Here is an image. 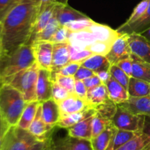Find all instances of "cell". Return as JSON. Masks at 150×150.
<instances>
[{"mask_svg": "<svg viewBox=\"0 0 150 150\" xmlns=\"http://www.w3.org/2000/svg\"><path fill=\"white\" fill-rule=\"evenodd\" d=\"M88 89L85 86L84 83L81 80L75 81L74 85V93L76 95L79 96L80 98L86 101V95H87ZM87 102V101H86Z\"/></svg>", "mask_w": 150, "mask_h": 150, "instance_id": "cell-44", "label": "cell"}, {"mask_svg": "<svg viewBox=\"0 0 150 150\" xmlns=\"http://www.w3.org/2000/svg\"><path fill=\"white\" fill-rule=\"evenodd\" d=\"M142 132L149 137L150 141V116H145L144 124V128ZM146 150H150V142L146 146Z\"/></svg>", "mask_w": 150, "mask_h": 150, "instance_id": "cell-50", "label": "cell"}, {"mask_svg": "<svg viewBox=\"0 0 150 150\" xmlns=\"http://www.w3.org/2000/svg\"><path fill=\"white\" fill-rule=\"evenodd\" d=\"M94 108L96 110V113L100 115L102 117L111 121L113 116L115 114L117 111V104L113 102L112 101H109L108 102L103 103V104H99Z\"/></svg>", "mask_w": 150, "mask_h": 150, "instance_id": "cell-33", "label": "cell"}, {"mask_svg": "<svg viewBox=\"0 0 150 150\" xmlns=\"http://www.w3.org/2000/svg\"><path fill=\"white\" fill-rule=\"evenodd\" d=\"M144 116L131 113L117 104V111L111 119V124L118 129L142 132L144 124Z\"/></svg>", "mask_w": 150, "mask_h": 150, "instance_id": "cell-7", "label": "cell"}, {"mask_svg": "<svg viewBox=\"0 0 150 150\" xmlns=\"http://www.w3.org/2000/svg\"><path fill=\"white\" fill-rule=\"evenodd\" d=\"M38 140L26 129L10 126L4 135L0 150H29Z\"/></svg>", "mask_w": 150, "mask_h": 150, "instance_id": "cell-6", "label": "cell"}, {"mask_svg": "<svg viewBox=\"0 0 150 150\" xmlns=\"http://www.w3.org/2000/svg\"><path fill=\"white\" fill-rule=\"evenodd\" d=\"M56 14L61 26H65L67 24L76 21L89 19V16L84 13L73 8L68 4H57L56 7Z\"/></svg>", "mask_w": 150, "mask_h": 150, "instance_id": "cell-16", "label": "cell"}, {"mask_svg": "<svg viewBox=\"0 0 150 150\" xmlns=\"http://www.w3.org/2000/svg\"><path fill=\"white\" fill-rule=\"evenodd\" d=\"M40 67L36 63L28 69L1 80L0 84H8L20 91L27 103L37 101V82Z\"/></svg>", "mask_w": 150, "mask_h": 150, "instance_id": "cell-5", "label": "cell"}, {"mask_svg": "<svg viewBox=\"0 0 150 150\" xmlns=\"http://www.w3.org/2000/svg\"><path fill=\"white\" fill-rule=\"evenodd\" d=\"M128 42L133 54L150 63V41L140 34H131Z\"/></svg>", "mask_w": 150, "mask_h": 150, "instance_id": "cell-15", "label": "cell"}, {"mask_svg": "<svg viewBox=\"0 0 150 150\" xmlns=\"http://www.w3.org/2000/svg\"><path fill=\"white\" fill-rule=\"evenodd\" d=\"M105 85L108 89L109 99L116 104L125 102L130 97L127 90L111 76Z\"/></svg>", "mask_w": 150, "mask_h": 150, "instance_id": "cell-22", "label": "cell"}, {"mask_svg": "<svg viewBox=\"0 0 150 150\" xmlns=\"http://www.w3.org/2000/svg\"><path fill=\"white\" fill-rule=\"evenodd\" d=\"M110 124H111V121L102 117L98 113H95L92 121V138L98 136Z\"/></svg>", "mask_w": 150, "mask_h": 150, "instance_id": "cell-35", "label": "cell"}, {"mask_svg": "<svg viewBox=\"0 0 150 150\" xmlns=\"http://www.w3.org/2000/svg\"><path fill=\"white\" fill-rule=\"evenodd\" d=\"M132 77L150 82V63L132 53Z\"/></svg>", "mask_w": 150, "mask_h": 150, "instance_id": "cell-24", "label": "cell"}, {"mask_svg": "<svg viewBox=\"0 0 150 150\" xmlns=\"http://www.w3.org/2000/svg\"><path fill=\"white\" fill-rule=\"evenodd\" d=\"M57 104L59 107L61 116L79 113L92 107L86 101L80 98L75 93L70 94L67 98Z\"/></svg>", "mask_w": 150, "mask_h": 150, "instance_id": "cell-13", "label": "cell"}, {"mask_svg": "<svg viewBox=\"0 0 150 150\" xmlns=\"http://www.w3.org/2000/svg\"><path fill=\"white\" fill-rule=\"evenodd\" d=\"M117 129H118L111 124L98 136L92 138L90 140L92 150H106L111 138Z\"/></svg>", "mask_w": 150, "mask_h": 150, "instance_id": "cell-25", "label": "cell"}, {"mask_svg": "<svg viewBox=\"0 0 150 150\" xmlns=\"http://www.w3.org/2000/svg\"><path fill=\"white\" fill-rule=\"evenodd\" d=\"M141 132L117 129L111 138L106 150H117Z\"/></svg>", "mask_w": 150, "mask_h": 150, "instance_id": "cell-30", "label": "cell"}, {"mask_svg": "<svg viewBox=\"0 0 150 150\" xmlns=\"http://www.w3.org/2000/svg\"><path fill=\"white\" fill-rule=\"evenodd\" d=\"M36 63L32 45L24 44L0 57L1 81L11 77Z\"/></svg>", "mask_w": 150, "mask_h": 150, "instance_id": "cell-4", "label": "cell"}, {"mask_svg": "<svg viewBox=\"0 0 150 150\" xmlns=\"http://www.w3.org/2000/svg\"><path fill=\"white\" fill-rule=\"evenodd\" d=\"M70 93L64 89V88L59 85L57 82L54 81L53 83V88H52V99H54L57 103L59 101H62L64 99L67 98L69 95Z\"/></svg>", "mask_w": 150, "mask_h": 150, "instance_id": "cell-41", "label": "cell"}, {"mask_svg": "<svg viewBox=\"0 0 150 150\" xmlns=\"http://www.w3.org/2000/svg\"><path fill=\"white\" fill-rule=\"evenodd\" d=\"M70 62V50L69 43L54 44L51 71L57 72Z\"/></svg>", "mask_w": 150, "mask_h": 150, "instance_id": "cell-14", "label": "cell"}, {"mask_svg": "<svg viewBox=\"0 0 150 150\" xmlns=\"http://www.w3.org/2000/svg\"><path fill=\"white\" fill-rule=\"evenodd\" d=\"M95 115L85 118L67 129V135L75 138L90 141L92 138V121Z\"/></svg>", "mask_w": 150, "mask_h": 150, "instance_id": "cell-18", "label": "cell"}, {"mask_svg": "<svg viewBox=\"0 0 150 150\" xmlns=\"http://www.w3.org/2000/svg\"><path fill=\"white\" fill-rule=\"evenodd\" d=\"M70 62H78L81 63L83 60H86L91 56L94 55L91 51L88 50L76 49L70 46Z\"/></svg>", "mask_w": 150, "mask_h": 150, "instance_id": "cell-39", "label": "cell"}, {"mask_svg": "<svg viewBox=\"0 0 150 150\" xmlns=\"http://www.w3.org/2000/svg\"><path fill=\"white\" fill-rule=\"evenodd\" d=\"M54 127L55 126H49L45 123L42 119L41 104H40L35 119L31 124L28 131L38 141H43L51 139Z\"/></svg>", "mask_w": 150, "mask_h": 150, "instance_id": "cell-12", "label": "cell"}, {"mask_svg": "<svg viewBox=\"0 0 150 150\" xmlns=\"http://www.w3.org/2000/svg\"><path fill=\"white\" fill-rule=\"evenodd\" d=\"M117 66H118L120 69L122 71H124L125 72V74L127 75H128L130 77L132 76V65H133V61H132L131 57L127 59H125V60H121V61L119 62L117 64H116Z\"/></svg>", "mask_w": 150, "mask_h": 150, "instance_id": "cell-46", "label": "cell"}, {"mask_svg": "<svg viewBox=\"0 0 150 150\" xmlns=\"http://www.w3.org/2000/svg\"><path fill=\"white\" fill-rule=\"evenodd\" d=\"M149 4V0H142L137 6L134 8L133 13L130 15V18L127 20V21L122 24L123 26H128V25L132 24L135 23L136 21L139 20L144 14L145 11L146 10V8L148 7Z\"/></svg>", "mask_w": 150, "mask_h": 150, "instance_id": "cell-36", "label": "cell"}, {"mask_svg": "<svg viewBox=\"0 0 150 150\" xmlns=\"http://www.w3.org/2000/svg\"><path fill=\"white\" fill-rule=\"evenodd\" d=\"M3 53V46H2V24L0 21V57Z\"/></svg>", "mask_w": 150, "mask_h": 150, "instance_id": "cell-53", "label": "cell"}, {"mask_svg": "<svg viewBox=\"0 0 150 150\" xmlns=\"http://www.w3.org/2000/svg\"><path fill=\"white\" fill-rule=\"evenodd\" d=\"M58 3H53V4L48 5L42 13H40L38 15V18L36 19L35 25H34L33 30H32V35H31L30 40H29V43L27 44H32L33 43L34 40H35V37L37 36L38 34L42 32L47 24H48L49 21L52 18L53 15H54V10H55L56 6Z\"/></svg>", "mask_w": 150, "mask_h": 150, "instance_id": "cell-21", "label": "cell"}, {"mask_svg": "<svg viewBox=\"0 0 150 150\" xmlns=\"http://www.w3.org/2000/svg\"><path fill=\"white\" fill-rule=\"evenodd\" d=\"M48 150H92L90 141L75 138L67 135L52 141Z\"/></svg>", "mask_w": 150, "mask_h": 150, "instance_id": "cell-11", "label": "cell"}, {"mask_svg": "<svg viewBox=\"0 0 150 150\" xmlns=\"http://www.w3.org/2000/svg\"><path fill=\"white\" fill-rule=\"evenodd\" d=\"M56 2L60 4H67L68 0H55Z\"/></svg>", "mask_w": 150, "mask_h": 150, "instance_id": "cell-55", "label": "cell"}, {"mask_svg": "<svg viewBox=\"0 0 150 150\" xmlns=\"http://www.w3.org/2000/svg\"><path fill=\"white\" fill-rule=\"evenodd\" d=\"M109 101L111 100L109 99L108 89L105 84L88 89L86 101L93 108L99 104L108 102Z\"/></svg>", "mask_w": 150, "mask_h": 150, "instance_id": "cell-23", "label": "cell"}, {"mask_svg": "<svg viewBox=\"0 0 150 150\" xmlns=\"http://www.w3.org/2000/svg\"><path fill=\"white\" fill-rule=\"evenodd\" d=\"M21 2L18 0H0V21H2L9 12Z\"/></svg>", "mask_w": 150, "mask_h": 150, "instance_id": "cell-40", "label": "cell"}, {"mask_svg": "<svg viewBox=\"0 0 150 150\" xmlns=\"http://www.w3.org/2000/svg\"><path fill=\"white\" fill-rule=\"evenodd\" d=\"M30 1H33L35 4L39 5V14L42 13L48 5L53 3H57L55 0H32Z\"/></svg>", "mask_w": 150, "mask_h": 150, "instance_id": "cell-49", "label": "cell"}, {"mask_svg": "<svg viewBox=\"0 0 150 150\" xmlns=\"http://www.w3.org/2000/svg\"><path fill=\"white\" fill-rule=\"evenodd\" d=\"M26 104L20 91L8 84H0V113L9 126H17Z\"/></svg>", "mask_w": 150, "mask_h": 150, "instance_id": "cell-3", "label": "cell"}, {"mask_svg": "<svg viewBox=\"0 0 150 150\" xmlns=\"http://www.w3.org/2000/svg\"><path fill=\"white\" fill-rule=\"evenodd\" d=\"M38 15L39 5L33 1H21L9 12L1 21L2 54L29 43Z\"/></svg>", "mask_w": 150, "mask_h": 150, "instance_id": "cell-1", "label": "cell"}, {"mask_svg": "<svg viewBox=\"0 0 150 150\" xmlns=\"http://www.w3.org/2000/svg\"><path fill=\"white\" fill-rule=\"evenodd\" d=\"M71 34V31L67 26H61L57 29L54 35L51 38L50 42L53 44H59V43H68L69 38Z\"/></svg>", "mask_w": 150, "mask_h": 150, "instance_id": "cell-38", "label": "cell"}, {"mask_svg": "<svg viewBox=\"0 0 150 150\" xmlns=\"http://www.w3.org/2000/svg\"><path fill=\"white\" fill-rule=\"evenodd\" d=\"M121 34L107 25L94 21L82 30L71 32L68 43L76 49L88 50L94 55H106Z\"/></svg>", "mask_w": 150, "mask_h": 150, "instance_id": "cell-2", "label": "cell"}, {"mask_svg": "<svg viewBox=\"0 0 150 150\" xmlns=\"http://www.w3.org/2000/svg\"><path fill=\"white\" fill-rule=\"evenodd\" d=\"M96 113V110L93 107L85 110L83 111L79 112V113H73V114L66 115L60 117L59 120L57 122V126L59 127L64 128V129H68L69 127H71L76 124L79 123V121L84 119L85 118Z\"/></svg>", "mask_w": 150, "mask_h": 150, "instance_id": "cell-26", "label": "cell"}, {"mask_svg": "<svg viewBox=\"0 0 150 150\" xmlns=\"http://www.w3.org/2000/svg\"><path fill=\"white\" fill-rule=\"evenodd\" d=\"M140 35H142V36L144 37V38H146L148 41H150V27L149 28V29H146V30L144 31L143 32L140 33Z\"/></svg>", "mask_w": 150, "mask_h": 150, "instance_id": "cell-54", "label": "cell"}, {"mask_svg": "<svg viewBox=\"0 0 150 150\" xmlns=\"http://www.w3.org/2000/svg\"><path fill=\"white\" fill-rule=\"evenodd\" d=\"M40 104V103L38 101H33L27 103L21 116L20 120L18 123L17 126L18 127L28 130L31 124L35 119Z\"/></svg>", "mask_w": 150, "mask_h": 150, "instance_id": "cell-29", "label": "cell"}, {"mask_svg": "<svg viewBox=\"0 0 150 150\" xmlns=\"http://www.w3.org/2000/svg\"><path fill=\"white\" fill-rule=\"evenodd\" d=\"M1 119H2V118H1V113H0V121H1Z\"/></svg>", "mask_w": 150, "mask_h": 150, "instance_id": "cell-56", "label": "cell"}, {"mask_svg": "<svg viewBox=\"0 0 150 150\" xmlns=\"http://www.w3.org/2000/svg\"><path fill=\"white\" fill-rule=\"evenodd\" d=\"M53 79L56 82L61 85L62 88L67 90L70 94L74 93V85H75V79L74 76H66L62 75L57 74L53 73L52 72Z\"/></svg>", "mask_w": 150, "mask_h": 150, "instance_id": "cell-37", "label": "cell"}, {"mask_svg": "<svg viewBox=\"0 0 150 150\" xmlns=\"http://www.w3.org/2000/svg\"><path fill=\"white\" fill-rule=\"evenodd\" d=\"M95 74V73L94 71H92V70L81 66L80 67H79V69H78L76 74L74 75V78L76 80L83 81L85 79H86V78L90 77V76H93V75Z\"/></svg>", "mask_w": 150, "mask_h": 150, "instance_id": "cell-45", "label": "cell"}, {"mask_svg": "<svg viewBox=\"0 0 150 150\" xmlns=\"http://www.w3.org/2000/svg\"><path fill=\"white\" fill-rule=\"evenodd\" d=\"M51 138L47 141H40L35 143L29 150H48L51 145Z\"/></svg>", "mask_w": 150, "mask_h": 150, "instance_id": "cell-48", "label": "cell"}, {"mask_svg": "<svg viewBox=\"0 0 150 150\" xmlns=\"http://www.w3.org/2000/svg\"><path fill=\"white\" fill-rule=\"evenodd\" d=\"M80 66V63H78V62H70L68 64H67L65 66L62 68L58 71L53 72V73L66 76H74V75L76 74V73L77 72L78 69H79Z\"/></svg>", "mask_w": 150, "mask_h": 150, "instance_id": "cell-42", "label": "cell"}, {"mask_svg": "<svg viewBox=\"0 0 150 150\" xmlns=\"http://www.w3.org/2000/svg\"><path fill=\"white\" fill-rule=\"evenodd\" d=\"M31 45L35 61L40 69L51 71L54 44L50 41H35Z\"/></svg>", "mask_w": 150, "mask_h": 150, "instance_id": "cell-9", "label": "cell"}, {"mask_svg": "<svg viewBox=\"0 0 150 150\" xmlns=\"http://www.w3.org/2000/svg\"><path fill=\"white\" fill-rule=\"evenodd\" d=\"M9 128H10V126L3 120V119H1V121H0V148H1V143H2L4 135L8 130Z\"/></svg>", "mask_w": 150, "mask_h": 150, "instance_id": "cell-51", "label": "cell"}, {"mask_svg": "<svg viewBox=\"0 0 150 150\" xmlns=\"http://www.w3.org/2000/svg\"><path fill=\"white\" fill-rule=\"evenodd\" d=\"M136 115L150 116V96L144 97H129L128 99L118 104Z\"/></svg>", "mask_w": 150, "mask_h": 150, "instance_id": "cell-17", "label": "cell"}, {"mask_svg": "<svg viewBox=\"0 0 150 150\" xmlns=\"http://www.w3.org/2000/svg\"><path fill=\"white\" fill-rule=\"evenodd\" d=\"M109 72L111 76L117 80L119 83L121 84L125 88L127 91L128 88L129 81H130V76L125 74L124 71L122 70L117 65H111L109 69Z\"/></svg>", "mask_w": 150, "mask_h": 150, "instance_id": "cell-34", "label": "cell"}, {"mask_svg": "<svg viewBox=\"0 0 150 150\" xmlns=\"http://www.w3.org/2000/svg\"><path fill=\"white\" fill-rule=\"evenodd\" d=\"M81 66L90 69L95 74H98L103 71H109L111 65L105 55L95 54L83 60L81 63Z\"/></svg>", "mask_w": 150, "mask_h": 150, "instance_id": "cell-27", "label": "cell"}, {"mask_svg": "<svg viewBox=\"0 0 150 150\" xmlns=\"http://www.w3.org/2000/svg\"><path fill=\"white\" fill-rule=\"evenodd\" d=\"M96 74L99 76L103 83L105 84V85L111 77V74H110L109 71H100L99 73Z\"/></svg>", "mask_w": 150, "mask_h": 150, "instance_id": "cell-52", "label": "cell"}, {"mask_svg": "<svg viewBox=\"0 0 150 150\" xmlns=\"http://www.w3.org/2000/svg\"><path fill=\"white\" fill-rule=\"evenodd\" d=\"M94 21L92 20L90 18H89L87 19H83V20L71 22V23L67 24L65 26H67L71 32H77V31H80L85 29V28L89 26Z\"/></svg>", "mask_w": 150, "mask_h": 150, "instance_id": "cell-43", "label": "cell"}, {"mask_svg": "<svg viewBox=\"0 0 150 150\" xmlns=\"http://www.w3.org/2000/svg\"><path fill=\"white\" fill-rule=\"evenodd\" d=\"M53 83L52 71L40 69L36 88L37 101L41 103L52 98Z\"/></svg>", "mask_w": 150, "mask_h": 150, "instance_id": "cell-10", "label": "cell"}, {"mask_svg": "<svg viewBox=\"0 0 150 150\" xmlns=\"http://www.w3.org/2000/svg\"><path fill=\"white\" fill-rule=\"evenodd\" d=\"M150 27V0L149 4L145 11L144 14L135 23L128 26H120L117 29L120 33H126L128 35L131 34H140L144 31L146 30Z\"/></svg>", "mask_w": 150, "mask_h": 150, "instance_id": "cell-20", "label": "cell"}, {"mask_svg": "<svg viewBox=\"0 0 150 150\" xmlns=\"http://www.w3.org/2000/svg\"><path fill=\"white\" fill-rule=\"evenodd\" d=\"M128 34L122 33L111 46L105 55L111 65H116L121 60L130 58L132 51L128 42Z\"/></svg>", "mask_w": 150, "mask_h": 150, "instance_id": "cell-8", "label": "cell"}, {"mask_svg": "<svg viewBox=\"0 0 150 150\" xmlns=\"http://www.w3.org/2000/svg\"><path fill=\"white\" fill-rule=\"evenodd\" d=\"M56 7H57V6H56ZM59 26L60 24L58 21V19H57L55 8L54 15H53L52 18L47 24V26H45V29L42 32H40L39 34L37 35L33 42H35V41H50L52 36L56 32V31L59 27Z\"/></svg>", "mask_w": 150, "mask_h": 150, "instance_id": "cell-31", "label": "cell"}, {"mask_svg": "<svg viewBox=\"0 0 150 150\" xmlns=\"http://www.w3.org/2000/svg\"><path fill=\"white\" fill-rule=\"evenodd\" d=\"M42 107V116L46 124L57 126V122L61 117L59 104L54 99L44 101L40 103Z\"/></svg>", "mask_w": 150, "mask_h": 150, "instance_id": "cell-19", "label": "cell"}, {"mask_svg": "<svg viewBox=\"0 0 150 150\" xmlns=\"http://www.w3.org/2000/svg\"><path fill=\"white\" fill-rule=\"evenodd\" d=\"M130 97H144L150 96V82L130 77L127 88Z\"/></svg>", "mask_w": 150, "mask_h": 150, "instance_id": "cell-28", "label": "cell"}, {"mask_svg": "<svg viewBox=\"0 0 150 150\" xmlns=\"http://www.w3.org/2000/svg\"><path fill=\"white\" fill-rule=\"evenodd\" d=\"M83 82L87 89L95 88V87H98L99 85L103 84L102 82V81L100 80V79L99 78V76L96 74L95 75H93V76H90V77L85 79L84 80H83Z\"/></svg>", "mask_w": 150, "mask_h": 150, "instance_id": "cell-47", "label": "cell"}, {"mask_svg": "<svg viewBox=\"0 0 150 150\" xmlns=\"http://www.w3.org/2000/svg\"><path fill=\"white\" fill-rule=\"evenodd\" d=\"M149 142V137L142 132L117 150H143Z\"/></svg>", "mask_w": 150, "mask_h": 150, "instance_id": "cell-32", "label": "cell"}, {"mask_svg": "<svg viewBox=\"0 0 150 150\" xmlns=\"http://www.w3.org/2000/svg\"><path fill=\"white\" fill-rule=\"evenodd\" d=\"M0 82H1V78H0Z\"/></svg>", "mask_w": 150, "mask_h": 150, "instance_id": "cell-57", "label": "cell"}]
</instances>
